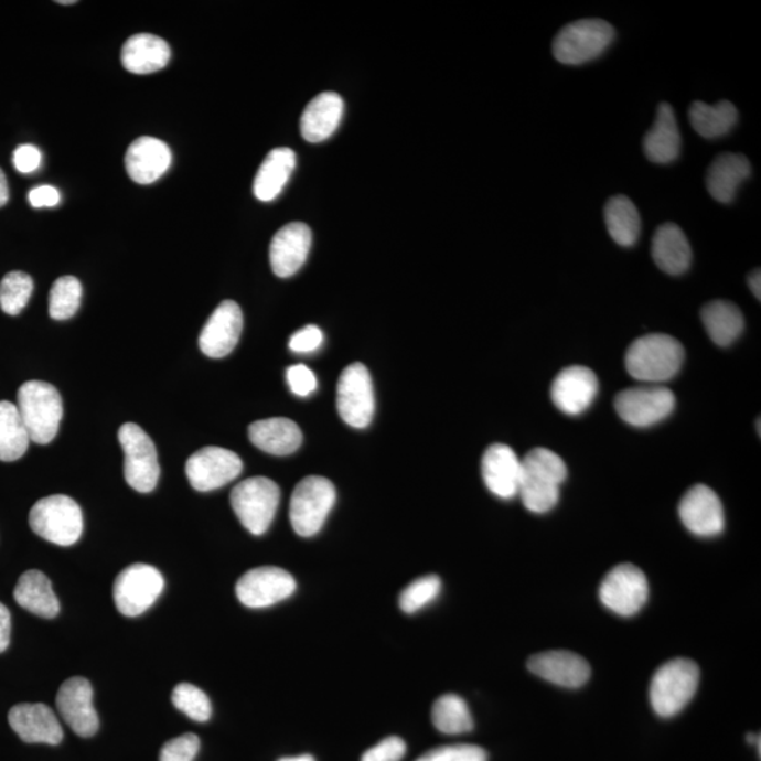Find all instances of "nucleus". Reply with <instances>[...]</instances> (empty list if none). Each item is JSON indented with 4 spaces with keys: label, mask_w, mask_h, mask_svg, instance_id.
I'll return each instance as SVG.
<instances>
[{
    "label": "nucleus",
    "mask_w": 761,
    "mask_h": 761,
    "mask_svg": "<svg viewBox=\"0 0 761 761\" xmlns=\"http://www.w3.org/2000/svg\"><path fill=\"white\" fill-rule=\"evenodd\" d=\"M649 582L636 566L619 565L608 572L600 587V600L609 611L621 617L636 615L646 605Z\"/></svg>",
    "instance_id": "13"
},
{
    "label": "nucleus",
    "mask_w": 761,
    "mask_h": 761,
    "mask_svg": "<svg viewBox=\"0 0 761 761\" xmlns=\"http://www.w3.org/2000/svg\"><path fill=\"white\" fill-rule=\"evenodd\" d=\"M170 58V45L154 34H136L121 49V64L131 74L157 73Z\"/></svg>",
    "instance_id": "30"
},
{
    "label": "nucleus",
    "mask_w": 761,
    "mask_h": 761,
    "mask_svg": "<svg viewBox=\"0 0 761 761\" xmlns=\"http://www.w3.org/2000/svg\"><path fill=\"white\" fill-rule=\"evenodd\" d=\"M9 201V186L4 172L0 169V207L7 205Z\"/></svg>",
    "instance_id": "51"
},
{
    "label": "nucleus",
    "mask_w": 761,
    "mask_h": 761,
    "mask_svg": "<svg viewBox=\"0 0 761 761\" xmlns=\"http://www.w3.org/2000/svg\"><path fill=\"white\" fill-rule=\"evenodd\" d=\"M597 375L582 365H571L557 375L551 385L553 403L567 415L586 412L598 395Z\"/></svg>",
    "instance_id": "18"
},
{
    "label": "nucleus",
    "mask_w": 761,
    "mask_h": 761,
    "mask_svg": "<svg viewBox=\"0 0 761 761\" xmlns=\"http://www.w3.org/2000/svg\"><path fill=\"white\" fill-rule=\"evenodd\" d=\"M278 761H314L311 754L297 755V758H283Z\"/></svg>",
    "instance_id": "52"
},
{
    "label": "nucleus",
    "mask_w": 761,
    "mask_h": 761,
    "mask_svg": "<svg viewBox=\"0 0 761 761\" xmlns=\"http://www.w3.org/2000/svg\"><path fill=\"white\" fill-rule=\"evenodd\" d=\"M14 601L25 611L45 619L58 615L60 602L53 590V583L44 572L30 570L23 572L14 588Z\"/></svg>",
    "instance_id": "32"
},
{
    "label": "nucleus",
    "mask_w": 761,
    "mask_h": 761,
    "mask_svg": "<svg viewBox=\"0 0 761 761\" xmlns=\"http://www.w3.org/2000/svg\"><path fill=\"white\" fill-rule=\"evenodd\" d=\"M311 246L312 232L304 223L293 222L279 228L270 246L274 274L279 278L292 277L307 261Z\"/></svg>",
    "instance_id": "20"
},
{
    "label": "nucleus",
    "mask_w": 761,
    "mask_h": 761,
    "mask_svg": "<svg viewBox=\"0 0 761 761\" xmlns=\"http://www.w3.org/2000/svg\"><path fill=\"white\" fill-rule=\"evenodd\" d=\"M527 668L535 676L565 688H580L591 677L587 660L567 651L537 653L527 662Z\"/></svg>",
    "instance_id": "21"
},
{
    "label": "nucleus",
    "mask_w": 761,
    "mask_h": 761,
    "mask_svg": "<svg viewBox=\"0 0 761 761\" xmlns=\"http://www.w3.org/2000/svg\"><path fill=\"white\" fill-rule=\"evenodd\" d=\"M57 709L68 727L81 738H90L99 729V718L94 707V689L88 679L73 677L61 685Z\"/></svg>",
    "instance_id": "16"
},
{
    "label": "nucleus",
    "mask_w": 761,
    "mask_h": 761,
    "mask_svg": "<svg viewBox=\"0 0 761 761\" xmlns=\"http://www.w3.org/2000/svg\"><path fill=\"white\" fill-rule=\"evenodd\" d=\"M652 257L660 270L669 276H682L692 266L693 250L683 228L664 223L654 233Z\"/></svg>",
    "instance_id": "25"
},
{
    "label": "nucleus",
    "mask_w": 761,
    "mask_h": 761,
    "mask_svg": "<svg viewBox=\"0 0 761 761\" xmlns=\"http://www.w3.org/2000/svg\"><path fill=\"white\" fill-rule=\"evenodd\" d=\"M684 357L683 344L677 339L654 333L634 340L628 349L625 364L634 379L660 385L676 377Z\"/></svg>",
    "instance_id": "2"
},
{
    "label": "nucleus",
    "mask_w": 761,
    "mask_h": 761,
    "mask_svg": "<svg viewBox=\"0 0 761 761\" xmlns=\"http://www.w3.org/2000/svg\"><path fill=\"white\" fill-rule=\"evenodd\" d=\"M643 151L647 159L656 164H669L678 159L682 151V135L672 105L658 106L656 120L644 136Z\"/></svg>",
    "instance_id": "26"
},
{
    "label": "nucleus",
    "mask_w": 761,
    "mask_h": 761,
    "mask_svg": "<svg viewBox=\"0 0 761 761\" xmlns=\"http://www.w3.org/2000/svg\"><path fill=\"white\" fill-rule=\"evenodd\" d=\"M440 591L441 581L438 576L420 577L418 580L410 582L400 593L399 607L405 613L412 615V613L419 612L420 609L438 600Z\"/></svg>",
    "instance_id": "41"
},
{
    "label": "nucleus",
    "mask_w": 761,
    "mask_h": 761,
    "mask_svg": "<svg viewBox=\"0 0 761 761\" xmlns=\"http://www.w3.org/2000/svg\"><path fill=\"white\" fill-rule=\"evenodd\" d=\"M248 438L256 448L272 455L296 453L303 439L299 426L287 418L257 420L248 428Z\"/></svg>",
    "instance_id": "29"
},
{
    "label": "nucleus",
    "mask_w": 761,
    "mask_h": 761,
    "mask_svg": "<svg viewBox=\"0 0 761 761\" xmlns=\"http://www.w3.org/2000/svg\"><path fill=\"white\" fill-rule=\"evenodd\" d=\"M164 590V578L156 567L137 562L116 578L114 600L121 615L135 618L154 605Z\"/></svg>",
    "instance_id": "10"
},
{
    "label": "nucleus",
    "mask_w": 761,
    "mask_h": 761,
    "mask_svg": "<svg viewBox=\"0 0 761 761\" xmlns=\"http://www.w3.org/2000/svg\"><path fill=\"white\" fill-rule=\"evenodd\" d=\"M33 279L22 271L7 274L0 282V308L10 317H17L29 303L33 293Z\"/></svg>",
    "instance_id": "39"
},
{
    "label": "nucleus",
    "mask_w": 761,
    "mask_h": 761,
    "mask_svg": "<svg viewBox=\"0 0 761 761\" xmlns=\"http://www.w3.org/2000/svg\"><path fill=\"white\" fill-rule=\"evenodd\" d=\"M18 410L30 441L49 444L63 420V399L57 388L43 380H29L18 390Z\"/></svg>",
    "instance_id": "3"
},
{
    "label": "nucleus",
    "mask_w": 761,
    "mask_h": 761,
    "mask_svg": "<svg viewBox=\"0 0 761 761\" xmlns=\"http://www.w3.org/2000/svg\"><path fill=\"white\" fill-rule=\"evenodd\" d=\"M297 591V581L278 567H258L247 571L237 581L236 596L243 605L268 608L288 600Z\"/></svg>",
    "instance_id": "15"
},
{
    "label": "nucleus",
    "mask_w": 761,
    "mask_h": 761,
    "mask_svg": "<svg viewBox=\"0 0 761 761\" xmlns=\"http://www.w3.org/2000/svg\"><path fill=\"white\" fill-rule=\"evenodd\" d=\"M35 535L58 546H73L84 530L83 511L67 495H51L35 502L29 515Z\"/></svg>",
    "instance_id": "6"
},
{
    "label": "nucleus",
    "mask_w": 761,
    "mask_h": 761,
    "mask_svg": "<svg viewBox=\"0 0 761 761\" xmlns=\"http://www.w3.org/2000/svg\"><path fill=\"white\" fill-rule=\"evenodd\" d=\"M749 287L752 289L753 296L759 299L761 298V276H760V270H755L752 274H750L749 279Z\"/></svg>",
    "instance_id": "50"
},
{
    "label": "nucleus",
    "mask_w": 761,
    "mask_h": 761,
    "mask_svg": "<svg viewBox=\"0 0 761 761\" xmlns=\"http://www.w3.org/2000/svg\"><path fill=\"white\" fill-rule=\"evenodd\" d=\"M699 668L688 658H674L664 663L654 674L651 684V704L662 718L682 712L697 693Z\"/></svg>",
    "instance_id": "4"
},
{
    "label": "nucleus",
    "mask_w": 761,
    "mask_h": 761,
    "mask_svg": "<svg viewBox=\"0 0 761 761\" xmlns=\"http://www.w3.org/2000/svg\"><path fill=\"white\" fill-rule=\"evenodd\" d=\"M435 728L446 735H461L474 728L473 715L463 698L454 694L441 695L431 708Z\"/></svg>",
    "instance_id": "37"
},
{
    "label": "nucleus",
    "mask_w": 761,
    "mask_h": 761,
    "mask_svg": "<svg viewBox=\"0 0 761 761\" xmlns=\"http://www.w3.org/2000/svg\"><path fill=\"white\" fill-rule=\"evenodd\" d=\"M30 438L18 406L0 400V461L22 459L29 449Z\"/></svg>",
    "instance_id": "36"
},
{
    "label": "nucleus",
    "mask_w": 761,
    "mask_h": 761,
    "mask_svg": "<svg viewBox=\"0 0 761 761\" xmlns=\"http://www.w3.org/2000/svg\"><path fill=\"white\" fill-rule=\"evenodd\" d=\"M323 333L322 330L314 324H308V326L298 330L293 333L291 340H289V349L293 353H312L322 346Z\"/></svg>",
    "instance_id": "46"
},
{
    "label": "nucleus",
    "mask_w": 761,
    "mask_h": 761,
    "mask_svg": "<svg viewBox=\"0 0 761 761\" xmlns=\"http://www.w3.org/2000/svg\"><path fill=\"white\" fill-rule=\"evenodd\" d=\"M9 724L25 743L55 746L64 738L58 718L44 704L17 705L10 709Z\"/></svg>",
    "instance_id": "23"
},
{
    "label": "nucleus",
    "mask_w": 761,
    "mask_h": 761,
    "mask_svg": "<svg viewBox=\"0 0 761 761\" xmlns=\"http://www.w3.org/2000/svg\"><path fill=\"white\" fill-rule=\"evenodd\" d=\"M297 165V156L287 147L268 152L254 180L253 191L258 201L271 202L281 194Z\"/></svg>",
    "instance_id": "31"
},
{
    "label": "nucleus",
    "mask_w": 761,
    "mask_h": 761,
    "mask_svg": "<svg viewBox=\"0 0 761 761\" xmlns=\"http://www.w3.org/2000/svg\"><path fill=\"white\" fill-rule=\"evenodd\" d=\"M243 330V313L235 301H223L207 319L200 336L202 353L212 358L226 357L237 346Z\"/></svg>",
    "instance_id": "19"
},
{
    "label": "nucleus",
    "mask_w": 761,
    "mask_h": 761,
    "mask_svg": "<svg viewBox=\"0 0 761 761\" xmlns=\"http://www.w3.org/2000/svg\"><path fill=\"white\" fill-rule=\"evenodd\" d=\"M337 410L352 428L364 429L372 424L375 398L372 375L362 363L343 369L337 384Z\"/></svg>",
    "instance_id": "11"
},
{
    "label": "nucleus",
    "mask_w": 761,
    "mask_h": 761,
    "mask_svg": "<svg viewBox=\"0 0 761 761\" xmlns=\"http://www.w3.org/2000/svg\"><path fill=\"white\" fill-rule=\"evenodd\" d=\"M58 3H61V4H74L75 2H74V0H61V2H58Z\"/></svg>",
    "instance_id": "53"
},
{
    "label": "nucleus",
    "mask_w": 761,
    "mask_h": 761,
    "mask_svg": "<svg viewBox=\"0 0 761 761\" xmlns=\"http://www.w3.org/2000/svg\"><path fill=\"white\" fill-rule=\"evenodd\" d=\"M172 161L170 147L154 137H140L126 152L127 174L137 184L149 185L160 180L170 169Z\"/></svg>",
    "instance_id": "24"
},
{
    "label": "nucleus",
    "mask_w": 761,
    "mask_h": 761,
    "mask_svg": "<svg viewBox=\"0 0 761 761\" xmlns=\"http://www.w3.org/2000/svg\"><path fill=\"white\" fill-rule=\"evenodd\" d=\"M482 479L486 489L502 500L515 499L519 492L522 459L506 444H492L482 457Z\"/></svg>",
    "instance_id": "22"
},
{
    "label": "nucleus",
    "mask_w": 761,
    "mask_h": 761,
    "mask_svg": "<svg viewBox=\"0 0 761 761\" xmlns=\"http://www.w3.org/2000/svg\"><path fill=\"white\" fill-rule=\"evenodd\" d=\"M119 441L125 453L127 484L141 494L154 490L160 480V464L150 436L139 425L125 424L119 429Z\"/></svg>",
    "instance_id": "9"
},
{
    "label": "nucleus",
    "mask_w": 761,
    "mask_h": 761,
    "mask_svg": "<svg viewBox=\"0 0 761 761\" xmlns=\"http://www.w3.org/2000/svg\"><path fill=\"white\" fill-rule=\"evenodd\" d=\"M678 514L684 526L697 536H718L725 527L722 502L707 485L698 484L685 492Z\"/></svg>",
    "instance_id": "17"
},
{
    "label": "nucleus",
    "mask_w": 761,
    "mask_h": 761,
    "mask_svg": "<svg viewBox=\"0 0 761 761\" xmlns=\"http://www.w3.org/2000/svg\"><path fill=\"white\" fill-rule=\"evenodd\" d=\"M615 39V29L601 19H581L565 25L553 40L558 63L581 65L600 57Z\"/></svg>",
    "instance_id": "5"
},
{
    "label": "nucleus",
    "mask_w": 761,
    "mask_h": 761,
    "mask_svg": "<svg viewBox=\"0 0 761 761\" xmlns=\"http://www.w3.org/2000/svg\"><path fill=\"white\" fill-rule=\"evenodd\" d=\"M201 740L194 733H185L162 746L160 761H194L200 753Z\"/></svg>",
    "instance_id": "43"
},
{
    "label": "nucleus",
    "mask_w": 761,
    "mask_h": 761,
    "mask_svg": "<svg viewBox=\"0 0 761 761\" xmlns=\"http://www.w3.org/2000/svg\"><path fill=\"white\" fill-rule=\"evenodd\" d=\"M279 500V486L266 476H253L238 482L231 494L233 511L254 536H261L270 529Z\"/></svg>",
    "instance_id": "7"
},
{
    "label": "nucleus",
    "mask_w": 761,
    "mask_h": 761,
    "mask_svg": "<svg viewBox=\"0 0 761 761\" xmlns=\"http://www.w3.org/2000/svg\"><path fill=\"white\" fill-rule=\"evenodd\" d=\"M10 631H12V618L7 607L0 602V653L9 647Z\"/></svg>",
    "instance_id": "49"
},
{
    "label": "nucleus",
    "mask_w": 761,
    "mask_h": 761,
    "mask_svg": "<svg viewBox=\"0 0 761 761\" xmlns=\"http://www.w3.org/2000/svg\"><path fill=\"white\" fill-rule=\"evenodd\" d=\"M603 216H605L609 236L613 238L617 245L622 247L636 245L637 238L641 236L642 221L637 207L628 196L609 197L605 210H603Z\"/></svg>",
    "instance_id": "34"
},
{
    "label": "nucleus",
    "mask_w": 761,
    "mask_h": 761,
    "mask_svg": "<svg viewBox=\"0 0 761 761\" xmlns=\"http://www.w3.org/2000/svg\"><path fill=\"white\" fill-rule=\"evenodd\" d=\"M336 502V490L323 476H307L297 485L289 507V519L297 535L312 537L321 532Z\"/></svg>",
    "instance_id": "8"
},
{
    "label": "nucleus",
    "mask_w": 761,
    "mask_h": 761,
    "mask_svg": "<svg viewBox=\"0 0 761 761\" xmlns=\"http://www.w3.org/2000/svg\"><path fill=\"white\" fill-rule=\"evenodd\" d=\"M287 380L289 388L292 393L298 395V397H308L317 390L318 379L317 375L313 374L311 368L307 365L297 364L292 365L287 369Z\"/></svg>",
    "instance_id": "45"
},
{
    "label": "nucleus",
    "mask_w": 761,
    "mask_h": 761,
    "mask_svg": "<svg viewBox=\"0 0 761 761\" xmlns=\"http://www.w3.org/2000/svg\"><path fill=\"white\" fill-rule=\"evenodd\" d=\"M13 164L22 174H32L42 164V152L32 144L20 146L14 150Z\"/></svg>",
    "instance_id": "47"
},
{
    "label": "nucleus",
    "mask_w": 761,
    "mask_h": 761,
    "mask_svg": "<svg viewBox=\"0 0 761 761\" xmlns=\"http://www.w3.org/2000/svg\"><path fill=\"white\" fill-rule=\"evenodd\" d=\"M344 101L334 93H323L309 101L301 118V133L309 143H321L337 130Z\"/></svg>",
    "instance_id": "27"
},
{
    "label": "nucleus",
    "mask_w": 761,
    "mask_h": 761,
    "mask_svg": "<svg viewBox=\"0 0 761 761\" xmlns=\"http://www.w3.org/2000/svg\"><path fill=\"white\" fill-rule=\"evenodd\" d=\"M752 174V165L743 154L722 152L709 165L707 190L715 201L729 203L735 200L740 184Z\"/></svg>",
    "instance_id": "28"
},
{
    "label": "nucleus",
    "mask_w": 761,
    "mask_h": 761,
    "mask_svg": "<svg viewBox=\"0 0 761 761\" xmlns=\"http://www.w3.org/2000/svg\"><path fill=\"white\" fill-rule=\"evenodd\" d=\"M83 286L75 277L65 276L54 282L50 291L49 313L55 321H67L79 309Z\"/></svg>",
    "instance_id": "38"
},
{
    "label": "nucleus",
    "mask_w": 761,
    "mask_h": 761,
    "mask_svg": "<svg viewBox=\"0 0 761 761\" xmlns=\"http://www.w3.org/2000/svg\"><path fill=\"white\" fill-rule=\"evenodd\" d=\"M406 753V743L397 736L380 740L363 754L362 761H400Z\"/></svg>",
    "instance_id": "44"
},
{
    "label": "nucleus",
    "mask_w": 761,
    "mask_h": 761,
    "mask_svg": "<svg viewBox=\"0 0 761 761\" xmlns=\"http://www.w3.org/2000/svg\"><path fill=\"white\" fill-rule=\"evenodd\" d=\"M172 704L187 718L195 722H206L212 717V704L210 697L195 685L178 684L172 692Z\"/></svg>",
    "instance_id": "40"
},
{
    "label": "nucleus",
    "mask_w": 761,
    "mask_h": 761,
    "mask_svg": "<svg viewBox=\"0 0 761 761\" xmlns=\"http://www.w3.org/2000/svg\"><path fill=\"white\" fill-rule=\"evenodd\" d=\"M701 319L709 337L722 347L732 344L744 329L742 311L733 302L725 301V299H717L705 304Z\"/></svg>",
    "instance_id": "33"
},
{
    "label": "nucleus",
    "mask_w": 761,
    "mask_h": 761,
    "mask_svg": "<svg viewBox=\"0 0 761 761\" xmlns=\"http://www.w3.org/2000/svg\"><path fill=\"white\" fill-rule=\"evenodd\" d=\"M567 479V465L555 451L536 448L522 459L519 492L522 502L535 514H546L560 499V485Z\"/></svg>",
    "instance_id": "1"
},
{
    "label": "nucleus",
    "mask_w": 761,
    "mask_h": 761,
    "mask_svg": "<svg viewBox=\"0 0 761 761\" xmlns=\"http://www.w3.org/2000/svg\"><path fill=\"white\" fill-rule=\"evenodd\" d=\"M243 471V461L235 451L217 446L197 450L186 461L185 473L192 489L210 492L236 480Z\"/></svg>",
    "instance_id": "14"
},
{
    "label": "nucleus",
    "mask_w": 761,
    "mask_h": 761,
    "mask_svg": "<svg viewBox=\"0 0 761 761\" xmlns=\"http://www.w3.org/2000/svg\"><path fill=\"white\" fill-rule=\"evenodd\" d=\"M676 408L672 389L663 385L628 388L618 394L615 409L621 419L634 428H649L666 419Z\"/></svg>",
    "instance_id": "12"
},
{
    "label": "nucleus",
    "mask_w": 761,
    "mask_h": 761,
    "mask_svg": "<svg viewBox=\"0 0 761 761\" xmlns=\"http://www.w3.org/2000/svg\"><path fill=\"white\" fill-rule=\"evenodd\" d=\"M689 121L694 130L704 139H719L727 136L738 124V109L728 100H720L717 105L694 101L688 111Z\"/></svg>",
    "instance_id": "35"
},
{
    "label": "nucleus",
    "mask_w": 761,
    "mask_h": 761,
    "mask_svg": "<svg viewBox=\"0 0 761 761\" xmlns=\"http://www.w3.org/2000/svg\"><path fill=\"white\" fill-rule=\"evenodd\" d=\"M60 201L57 187L51 185L35 186L29 192V202L33 207H54Z\"/></svg>",
    "instance_id": "48"
},
{
    "label": "nucleus",
    "mask_w": 761,
    "mask_h": 761,
    "mask_svg": "<svg viewBox=\"0 0 761 761\" xmlns=\"http://www.w3.org/2000/svg\"><path fill=\"white\" fill-rule=\"evenodd\" d=\"M489 754L475 744L443 746L420 755L416 761H486Z\"/></svg>",
    "instance_id": "42"
}]
</instances>
